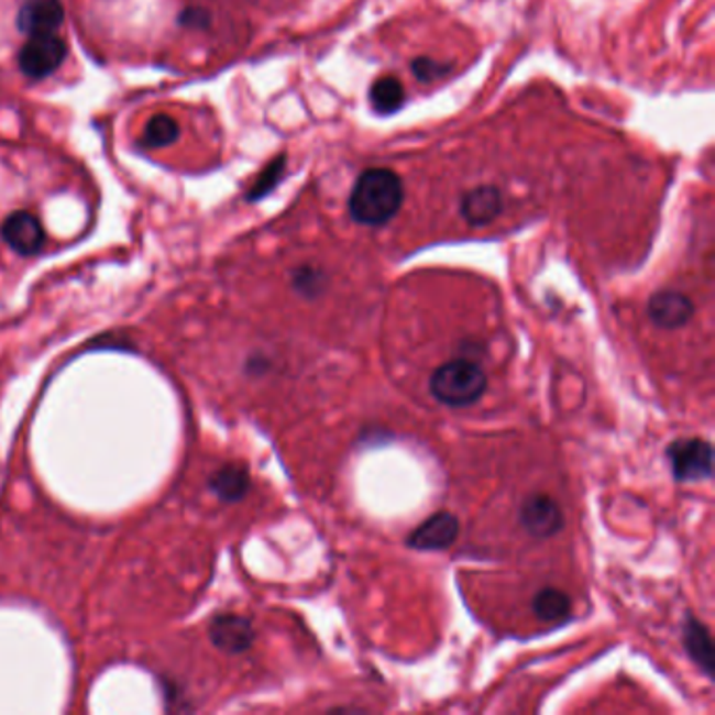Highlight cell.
I'll list each match as a JSON object with an SVG mask.
<instances>
[{
    "label": "cell",
    "mask_w": 715,
    "mask_h": 715,
    "mask_svg": "<svg viewBox=\"0 0 715 715\" xmlns=\"http://www.w3.org/2000/svg\"><path fill=\"white\" fill-rule=\"evenodd\" d=\"M286 156H277L271 164H268L267 168L258 175V179L254 180V185L250 187V191H248L246 200L248 201H258L263 200L265 196H268L275 187H277V183L282 180V177H284V173H286Z\"/></svg>",
    "instance_id": "18"
},
{
    "label": "cell",
    "mask_w": 715,
    "mask_h": 715,
    "mask_svg": "<svg viewBox=\"0 0 715 715\" xmlns=\"http://www.w3.org/2000/svg\"><path fill=\"white\" fill-rule=\"evenodd\" d=\"M179 122L168 113H156L143 129V143L152 150L168 147L179 139Z\"/></svg>",
    "instance_id": "16"
},
{
    "label": "cell",
    "mask_w": 715,
    "mask_h": 715,
    "mask_svg": "<svg viewBox=\"0 0 715 715\" xmlns=\"http://www.w3.org/2000/svg\"><path fill=\"white\" fill-rule=\"evenodd\" d=\"M210 642L223 652L229 654H240L252 649L256 640V631L248 617L235 615V613H221L217 615L210 627H208Z\"/></svg>",
    "instance_id": "7"
},
{
    "label": "cell",
    "mask_w": 715,
    "mask_h": 715,
    "mask_svg": "<svg viewBox=\"0 0 715 715\" xmlns=\"http://www.w3.org/2000/svg\"><path fill=\"white\" fill-rule=\"evenodd\" d=\"M647 314L654 326L663 330H678L693 319L694 302L682 292L661 290L650 296Z\"/></svg>",
    "instance_id": "10"
},
{
    "label": "cell",
    "mask_w": 715,
    "mask_h": 715,
    "mask_svg": "<svg viewBox=\"0 0 715 715\" xmlns=\"http://www.w3.org/2000/svg\"><path fill=\"white\" fill-rule=\"evenodd\" d=\"M66 41L57 34H38L28 36L18 55V64L23 76L32 80H43L46 76L55 74L59 66L66 62Z\"/></svg>",
    "instance_id": "3"
},
{
    "label": "cell",
    "mask_w": 715,
    "mask_h": 715,
    "mask_svg": "<svg viewBox=\"0 0 715 715\" xmlns=\"http://www.w3.org/2000/svg\"><path fill=\"white\" fill-rule=\"evenodd\" d=\"M485 391V372L469 359L443 363L430 378V395L448 407H470L483 399Z\"/></svg>",
    "instance_id": "2"
},
{
    "label": "cell",
    "mask_w": 715,
    "mask_h": 715,
    "mask_svg": "<svg viewBox=\"0 0 715 715\" xmlns=\"http://www.w3.org/2000/svg\"><path fill=\"white\" fill-rule=\"evenodd\" d=\"M180 25L185 28H208L210 25V13L201 7H187L179 15Z\"/></svg>",
    "instance_id": "20"
},
{
    "label": "cell",
    "mask_w": 715,
    "mask_h": 715,
    "mask_svg": "<svg viewBox=\"0 0 715 715\" xmlns=\"http://www.w3.org/2000/svg\"><path fill=\"white\" fill-rule=\"evenodd\" d=\"M571 610H573V603H571L569 594H564L557 587H543L537 592L536 598H534V613L539 622H546V624H560V622L569 619Z\"/></svg>",
    "instance_id": "14"
},
{
    "label": "cell",
    "mask_w": 715,
    "mask_h": 715,
    "mask_svg": "<svg viewBox=\"0 0 715 715\" xmlns=\"http://www.w3.org/2000/svg\"><path fill=\"white\" fill-rule=\"evenodd\" d=\"M460 537V520L451 513H437L425 520L411 536L407 546L418 552H443Z\"/></svg>",
    "instance_id": "8"
},
{
    "label": "cell",
    "mask_w": 715,
    "mask_h": 715,
    "mask_svg": "<svg viewBox=\"0 0 715 715\" xmlns=\"http://www.w3.org/2000/svg\"><path fill=\"white\" fill-rule=\"evenodd\" d=\"M684 647L694 663L705 671L707 678H712L715 666L714 640L710 629L694 617H689L684 624Z\"/></svg>",
    "instance_id": "13"
},
{
    "label": "cell",
    "mask_w": 715,
    "mask_h": 715,
    "mask_svg": "<svg viewBox=\"0 0 715 715\" xmlns=\"http://www.w3.org/2000/svg\"><path fill=\"white\" fill-rule=\"evenodd\" d=\"M409 67H411V74H414L420 82H425V85H428V82H435V80L448 76L449 72H451V64H446V62H435V59H430V57H416Z\"/></svg>",
    "instance_id": "19"
},
{
    "label": "cell",
    "mask_w": 715,
    "mask_h": 715,
    "mask_svg": "<svg viewBox=\"0 0 715 715\" xmlns=\"http://www.w3.org/2000/svg\"><path fill=\"white\" fill-rule=\"evenodd\" d=\"M0 238L13 252L22 256H34L45 246V227L36 215L28 210H15L0 224Z\"/></svg>",
    "instance_id": "5"
},
{
    "label": "cell",
    "mask_w": 715,
    "mask_h": 715,
    "mask_svg": "<svg viewBox=\"0 0 715 715\" xmlns=\"http://www.w3.org/2000/svg\"><path fill=\"white\" fill-rule=\"evenodd\" d=\"M370 103L381 116L399 112L405 103V89L395 76H382L370 87Z\"/></svg>",
    "instance_id": "15"
},
{
    "label": "cell",
    "mask_w": 715,
    "mask_h": 715,
    "mask_svg": "<svg viewBox=\"0 0 715 715\" xmlns=\"http://www.w3.org/2000/svg\"><path fill=\"white\" fill-rule=\"evenodd\" d=\"M671 472L680 483L707 481L714 474V449L703 439H682L668 449Z\"/></svg>",
    "instance_id": "4"
},
{
    "label": "cell",
    "mask_w": 715,
    "mask_h": 715,
    "mask_svg": "<svg viewBox=\"0 0 715 715\" xmlns=\"http://www.w3.org/2000/svg\"><path fill=\"white\" fill-rule=\"evenodd\" d=\"M504 210V194L495 185L470 187L460 198V215L470 227L492 224Z\"/></svg>",
    "instance_id": "11"
},
{
    "label": "cell",
    "mask_w": 715,
    "mask_h": 715,
    "mask_svg": "<svg viewBox=\"0 0 715 715\" xmlns=\"http://www.w3.org/2000/svg\"><path fill=\"white\" fill-rule=\"evenodd\" d=\"M405 200L403 180L391 168H367L359 175L351 198V219L365 227H382L393 221Z\"/></svg>",
    "instance_id": "1"
},
{
    "label": "cell",
    "mask_w": 715,
    "mask_h": 715,
    "mask_svg": "<svg viewBox=\"0 0 715 715\" xmlns=\"http://www.w3.org/2000/svg\"><path fill=\"white\" fill-rule=\"evenodd\" d=\"M520 525L529 536L537 539H548L560 534L564 527V516L559 502L546 493H536L525 499L520 506Z\"/></svg>",
    "instance_id": "6"
},
{
    "label": "cell",
    "mask_w": 715,
    "mask_h": 715,
    "mask_svg": "<svg viewBox=\"0 0 715 715\" xmlns=\"http://www.w3.org/2000/svg\"><path fill=\"white\" fill-rule=\"evenodd\" d=\"M66 20L62 0H23L18 11V30L25 36L55 34Z\"/></svg>",
    "instance_id": "9"
},
{
    "label": "cell",
    "mask_w": 715,
    "mask_h": 715,
    "mask_svg": "<svg viewBox=\"0 0 715 715\" xmlns=\"http://www.w3.org/2000/svg\"><path fill=\"white\" fill-rule=\"evenodd\" d=\"M328 284H330L328 275L321 268L302 265V267L292 271V288L307 300L319 298L323 292L328 290Z\"/></svg>",
    "instance_id": "17"
},
{
    "label": "cell",
    "mask_w": 715,
    "mask_h": 715,
    "mask_svg": "<svg viewBox=\"0 0 715 715\" xmlns=\"http://www.w3.org/2000/svg\"><path fill=\"white\" fill-rule=\"evenodd\" d=\"M208 487L223 502H240L250 492V474L240 464H224L223 469L215 470L208 479Z\"/></svg>",
    "instance_id": "12"
}]
</instances>
